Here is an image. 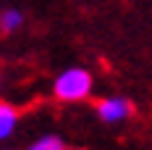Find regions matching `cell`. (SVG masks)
<instances>
[{
    "instance_id": "1",
    "label": "cell",
    "mask_w": 152,
    "mask_h": 150,
    "mask_svg": "<svg viewBox=\"0 0 152 150\" xmlns=\"http://www.w3.org/2000/svg\"><path fill=\"white\" fill-rule=\"evenodd\" d=\"M92 84H94V79H92L89 69L71 66V69H66V71H61L55 76L53 98L58 103H81V100H87L92 95Z\"/></svg>"
},
{
    "instance_id": "6",
    "label": "cell",
    "mask_w": 152,
    "mask_h": 150,
    "mask_svg": "<svg viewBox=\"0 0 152 150\" xmlns=\"http://www.w3.org/2000/svg\"><path fill=\"white\" fill-rule=\"evenodd\" d=\"M74 150H81V148H74Z\"/></svg>"
},
{
    "instance_id": "4",
    "label": "cell",
    "mask_w": 152,
    "mask_h": 150,
    "mask_svg": "<svg viewBox=\"0 0 152 150\" xmlns=\"http://www.w3.org/2000/svg\"><path fill=\"white\" fill-rule=\"evenodd\" d=\"M21 27H24V13H21L18 8H5V11L0 13V29L5 32V34L21 29Z\"/></svg>"
},
{
    "instance_id": "7",
    "label": "cell",
    "mask_w": 152,
    "mask_h": 150,
    "mask_svg": "<svg viewBox=\"0 0 152 150\" xmlns=\"http://www.w3.org/2000/svg\"><path fill=\"white\" fill-rule=\"evenodd\" d=\"M0 84H3V79H0Z\"/></svg>"
},
{
    "instance_id": "2",
    "label": "cell",
    "mask_w": 152,
    "mask_h": 150,
    "mask_svg": "<svg viewBox=\"0 0 152 150\" xmlns=\"http://www.w3.org/2000/svg\"><path fill=\"white\" fill-rule=\"evenodd\" d=\"M94 111H97V119L102 121V124H121V121H126L131 113H134V105H131L129 98L113 95V98L97 100Z\"/></svg>"
},
{
    "instance_id": "3",
    "label": "cell",
    "mask_w": 152,
    "mask_h": 150,
    "mask_svg": "<svg viewBox=\"0 0 152 150\" xmlns=\"http://www.w3.org/2000/svg\"><path fill=\"white\" fill-rule=\"evenodd\" d=\"M18 119H21V113H18V108H16V105L0 103V140H8V137L16 132Z\"/></svg>"
},
{
    "instance_id": "5",
    "label": "cell",
    "mask_w": 152,
    "mask_h": 150,
    "mask_svg": "<svg viewBox=\"0 0 152 150\" xmlns=\"http://www.w3.org/2000/svg\"><path fill=\"white\" fill-rule=\"evenodd\" d=\"M26 150H66V142L58 134H45V137H37Z\"/></svg>"
}]
</instances>
